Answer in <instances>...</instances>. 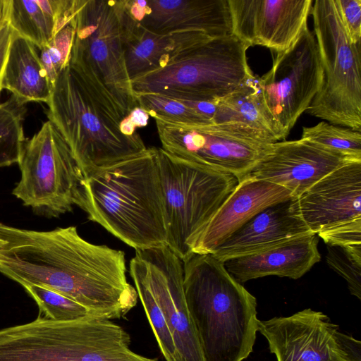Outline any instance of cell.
Instances as JSON below:
<instances>
[{
  "label": "cell",
  "instance_id": "cell-4",
  "mask_svg": "<svg viewBox=\"0 0 361 361\" xmlns=\"http://www.w3.org/2000/svg\"><path fill=\"white\" fill-rule=\"evenodd\" d=\"M183 261L186 305L204 361H243L258 331L256 298L211 254Z\"/></svg>",
  "mask_w": 361,
  "mask_h": 361
},
{
  "label": "cell",
  "instance_id": "cell-16",
  "mask_svg": "<svg viewBox=\"0 0 361 361\" xmlns=\"http://www.w3.org/2000/svg\"><path fill=\"white\" fill-rule=\"evenodd\" d=\"M130 16L160 35H232L228 0H123Z\"/></svg>",
  "mask_w": 361,
  "mask_h": 361
},
{
  "label": "cell",
  "instance_id": "cell-2",
  "mask_svg": "<svg viewBox=\"0 0 361 361\" xmlns=\"http://www.w3.org/2000/svg\"><path fill=\"white\" fill-rule=\"evenodd\" d=\"M47 105L48 120L64 137L84 178L147 149L138 133H122L121 123L130 112L116 101L73 45Z\"/></svg>",
  "mask_w": 361,
  "mask_h": 361
},
{
  "label": "cell",
  "instance_id": "cell-31",
  "mask_svg": "<svg viewBox=\"0 0 361 361\" xmlns=\"http://www.w3.org/2000/svg\"><path fill=\"white\" fill-rule=\"evenodd\" d=\"M74 37L75 26L72 18L40 49L39 59L52 88L59 73L69 62Z\"/></svg>",
  "mask_w": 361,
  "mask_h": 361
},
{
  "label": "cell",
  "instance_id": "cell-18",
  "mask_svg": "<svg viewBox=\"0 0 361 361\" xmlns=\"http://www.w3.org/2000/svg\"><path fill=\"white\" fill-rule=\"evenodd\" d=\"M350 161H353L300 138L273 143L270 151L247 176L283 187L297 198L325 176Z\"/></svg>",
  "mask_w": 361,
  "mask_h": 361
},
{
  "label": "cell",
  "instance_id": "cell-9",
  "mask_svg": "<svg viewBox=\"0 0 361 361\" xmlns=\"http://www.w3.org/2000/svg\"><path fill=\"white\" fill-rule=\"evenodd\" d=\"M17 164L20 179L12 193L34 213L56 218L80 206L84 177L68 145L50 121L25 140Z\"/></svg>",
  "mask_w": 361,
  "mask_h": 361
},
{
  "label": "cell",
  "instance_id": "cell-1",
  "mask_svg": "<svg viewBox=\"0 0 361 361\" xmlns=\"http://www.w3.org/2000/svg\"><path fill=\"white\" fill-rule=\"evenodd\" d=\"M6 238L0 272L22 286L47 287L111 320L125 317L136 305L123 251L88 242L75 226L47 231L8 226Z\"/></svg>",
  "mask_w": 361,
  "mask_h": 361
},
{
  "label": "cell",
  "instance_id": "cell-30",
  "mask_svg": "<svg viewBox=\"0 0 361 361\" xmlns=\"http://www.w3.org/2000/svg\"><path fill=\"white\" fill-rule=\"evenodd\" d=\"M138 106L152 118L159 117L195 123H211L213 121L200 114L181 101L156 93L135 95Z\"/></svg>",
  "mask_w": 361,
  "mask_h": 361
},
{
  "label": "cell",
  "instance_id": "cell-15",
  "mask_svg": "<svg viewBox=\"0 0 361 361\" xmlns=\"http://www.w3.org/2000/svg\"><path fill=\"white\" fill-rule=\"evenodd\" d=\"M232 34L247 45L276 53L288 49L307 27L312 0H228Z\"/></svg>",
  "mask_w": 361,
  "mask_h": 361
},
{
  "label": "cell",
  "instance_id": "cell-19",
  "mask_svg": "<svg viewBox=\"0 0 361 361\" xmlns=\"http://www.w3.org/2000/svg\"><path fill=\"white\" fill-rule=\"evenodd\" d=\"M292 193L279 185L247 176L192 240L191 253L212 254L230 235L264 209L290 200Z\"/></svg>",
  "mask_w": 361,
  "mask_h": 361
},
{
  "label": "cell",
  "instance_id": "cell-14",
  "mask_svg": "<svg viewBox=\"0 0 361 361\" xmlns=\"http://www.w3.org/2000/svg\"><path fill=\"white\" fill-rule=\"evenodd\" d=\"M130 274L145 283L159 307L178 361H204L185 299L183 261L167 245L137 250L130 262Z\"/></svg>",
  "mask_w": 361,
  "mask_h": 361
},
{
  "label": "cell",
  "instance_id": "cell-23",
  "mask_svg": "<svg viewBox=\"0 0 361 361\" xmlns=\"http://www.w3.org/2000/svg\"><path fill=\"white\" fill-rule=\"evenodd\" d=\"M213 123L243 127L271 143L288 136L267 103L260 77L255 75L218 101Z\"/></svg>",
  "mask_w": 361,
  "mask_h": 361
},
{
  "label": "cell",
  "instance_id": "cell-29",
  "mask_svg": "<svg viewBox=\"0 0 361 361\" xmlns=\"http://www.w3.org/2000/svg\"><path fill=\"white\" fill-rule=\"evenodd\" d=\"M130 276L164 357L166 361H178L172 335L159 307L145 283L135 276Z\"/></svg>",
  "mask_w": 361,
  "mask_h": 361
},
{
  "label": "cell",
  "instance_id": "cell-11",
  "mask_svg": "<svg viewBox=\"0 0 361 361\" xmlns=\"http://www.w3.org/2000/svg\"><path fill=\"white\" fill-rule=\"evenodd\" d=\"M79 50L116 101L128 112L137 106L124 59L118 1L73 0Z\"/></svg>",
  "mask_w": 361,
  "mask_h": 361
},
{
  "label": "cell",
  "instance_id": "cell-22",
  "mask_svg": "<svg viewBox=\"0 0 361 361\" xmlns=\"http://www.w3.org/2000/svg\"><path fill=\"white\" fill-rule=\"evenodd\" d=\"M124 59L130 80L163 67L179 51L212 37L204 34L160 35L137 23L118 1Z\"/></svg>",
  "mask_w": 361,
  "mask_h": 361
},
{
  "label": "cell",
  "instance_id": "cell-20",
  "mask_svg": "<svg viewBox=\"0 0 361 361\" xmlns=\"http://www.w3.org/2000/svg\"><path fill=\"white\" fill-rule=\"evenodd\" d=\"M310 233L298 214L295 198H292L274 204L257 213L211 255L224 262Z\"/></svg>",
  "mask_w": 361,
  "mask_h": 361
},
{
  "label": "cell",
  "instance_id": "cell-17",
  "mask_svg": "<svg viewBox=\"0 0 361 361\" xmlns=\"http://www.w3.org/2000/svg\"><path fill=\"white\" fill-rule=\"evenodd\" d=\"M312 233L361 219V161L337 168L295 198Z\"/></svg>",
  "mask_w": 361,
  "mask_h": 361
},
{
  "label": "cell",
  "instance_id": "cell-27",
  "mask_svg": "<svg viewBox=\"0 0 361 361\" xmlns=\"http://www.w3.org/2000/svg\"><path fill=\"white\" fill-rule=\"evenodd\" d=\"M25 104L14 97L0 103V167L18 163L25 141L23 119Z\"/></svg>",
  "mask_w": 361,
  "mask_h": 361
},
{
  "label": "cell",
  "instance_id": "cell-37",
  "mask_svg": "<svg viewBox=\"0 0 361 361\" xmlns=\"http://www.w3.org/2000/svg\"><path fill=\"white\" fill-rule=\"evenodd\" d=\"M10 0H0V26L8 20Z\"/></svg>",
  "mask_w": 361,
  "mask_h": 361
},
{
  "label": "cell",
  "instance_id": "cell-7",
  "mask_svg": "<svg viewBox=\"0 0 361 361\" xmlns=\"http://www.w3.org/2000/svg\"><path fill=\"white\" fill-rule=\"evenodd\" d=\"M323 80L307 113L331 124L361 130V42L353 43L334 0L312 6Z\"/></svg>",
  "mask_w": 361,
  "mask_h": 361
},
{
  "label": "cell",
  "instance_id": "cell-33",
  "mask_svg": "<svg viewBox=\"0 0 361 361\" xmlns=\"http://www.w3.org/2000/svg\"><path fill=\"white\" fill-rule=\"evenodd\" d=\"M317 235L322 238L326 245L343 247L361 245V219L321 231Z\"/></svg>",
  "mask_w": 361,
  "mask_h": 361
},
{
  "label": "cell",
  "instance_id": "cell-36",
  "mask_svg": "<svg viewBox=\"0 0 361 361\" xmlns=\"http://www.w3.org/2000/svg\"><path fill=\"white\" fill-rule=\"evenodd\" d=\"M14 30L7 20L0 26V93L2 90V78L9 46Z\"/></svg>",
  "mask_w": 361,
  "mask_h": 361
},
{
  "label": "cell",
  "instance_id": "cell-26",
  "mask_svg": "<svg viewBox=\"0 0 361 361\" xmlns=\"http://www.w3.org/2000/svg\"><path fill=\"white\" fill-rule=\"evenodd\" d=\"M349 161H361V132L322 121L302 127V137Z\"/></svg>",
  "mask_w": 361,
  "mask_h": 361
},
{
  "label": "cell",
  "instance_id": "cell-34",
  "mask_svg": "<svg viewBox=\"0 0 361 361\" xmlns=\"http://www.w3.org/2000/svg\"><path fill=\"white\" fill-rule=\"evenodd\" d=\"M353 43L361 42V0H334Z\"/></svg>",
  "mask_w": 361,
  "mask_h": 361
},
{
  "label": "cell",
  "instance_id": "cell-24",
  "mask_svg": "<svg viewBox=\"0 0 361 361\" xmlns=\"http://www.w3.org/2000/svg\"><path fill=\"white\" fill-rule=\"evenodd\" d=\"M35 47L14 32L4 67L2 90H7L24 104L35 102L47 104L52 86Z\"/></svg>",
  "mask_w": 361,
  "mask_h": 361
},
{
  "label": "cell",
  "instance_id": "cell-21",
  "mask_svg": "<svg viewBox=\"0 0 361 361\" xmlns=\"http://www.w3.org/2000/svg\"><path fill=\"white\" fill-rule=\"evenodd\" d=\"M317 245V234L310 233L224 264L240 283L267 276L298 279L319 262Z\"/></svg>",
  "mask_w": 361,
  "mask_h": 361
},
{
  "label": "cell",
  "instance_id": "cell-28",
  "mask_svg": "<svg viewBox=\"0 0 361 361\" xmlns=\"http://www.w3.org/2000/svg\"><path fill=\"white\" fill-rule=\"evenodd\" d=\"M23 287L37 303L38 316L56 321H70L94 316L80 303L51 288L35 284Z\"/></svg>",
  "mask_w": 361,
  "mask_h": 361
},
{
  "label": "cell",
  "instance_id": "cell-10",
  "mask_svg": "<svg viewBox=\"0 0 361 361\" xmlns=\"http://www.w3.org/2000/svg\"><path fill=\"white\" fill-rule=\"evenodd\" d=\"M153 118L162 149L184 161L231 173L239 181L251 172L273 145L238 126Z\"/></svg>",
  "mask_w": 361,
  "mask_h": 361
},
{
  "label": "cell",
  "instance_id": "cell-32",
  "mask_svg": "<svg viewBox=\"0 0 361 361\" xmlns=\"http://www.w3.org/2000/svg\"><path fill=\"white\" fill-rule=\"evenodd\" d=\"M328 265L347 281L350 293L361 300V245H327Z\"/></svg>",
  "mask_w": 361,
  "mask_h": 361
},
{
  "label": "cell",
  "instance_id": "cell-38",
  "mask_svg": "<svg viewBox=\"0 0 361 361\" xmlns=\"http://www.w3.org/2000/svg\"><path fill=\"white\" fill-rule=\"evenodd\" d=\"M8 226L0 223V248L6 243V233Z\"/></svg>",
  "mask_w": 361,
  "mask_h": 361
},
{
  "label": "cell",
  "instance_id": "cell-3",
  "mask_svg": "<svg viewBox=\"0 0 361 361\" xmlns=\"http://www.w3.org/2000/svg\"><path fill=\"white\" fill-rule=\"evenodd\" d=\"M157 147L83 178L79 207L135 250L166 245Z\"/></svg>",
  "mask_w": 361,
  "mask_h": 361
},
{
  "label": "cell",
  "instance_id": "cell-12",
  "mask_svg": "<svg viewBox=\"0 0 361 361\" xmlns=\"http://www.w3.org/2000/svg\"><path fill=\"white\" fill-rule=\"evenodd\" d=\"M322 80L318 44L306 27L288 49L276 53L271 68L260 77L267 103L286 134L308 109Z\"/></svg>",
  "mask_w": 361,
  "mask_h": 361
},
{
  "label": "cell",
  "instance_id": "cell-6",
  "mask_svg": "<svg viewBox=\"0 0 361 361\" xmlns=\"http://www.w3.org/2000/svg\"><path fill=\"white\" fill-rule=\"evenodd\" d=\"M249 45L234 35L185 48L161 68L130 81L133 94L156 93L178 100L216 102L254 74Z\"/></svg>",
  "mask_w": 361,
  "mask_h": 361
},
{
  "label": "cell",
  "instance_id": "cell-13",
  "mask_svg": "<svg viewBox=\"0 0 361 361\" xmlns=\"http://www.w3.org/2000/svg\"><path fill=\"white\" fill-rule=\"evenodd\" d=\"M338 329L326 314L310 308L258 320V331L277 361H361L360 341Z\"/></svg>",
  "mask_w": 361,
  "mask_h": 361
},
{
  "label": "cell",
  "instance_id": "cell-25",
  "mask_svg": "<svg viewBox=\"0 0 361 361\" xmlns=\"http://www.w3.org/2000/svg\"><path fill=\"white\" fill-rule=\"evenodd\" d=\"M73 15V0H10L8 20L14 32L38 49Z\"/></svg>",
  "mask_w": 361,
  "mask_h": 361
},
{
  "label": "cell",
  "instance_id": "cell-8",
  "mask_svg": "<svg viewBox=\"0 0 361 361\" xmlns=\"http://www.w3.org/2000/svg\"><path fill=\"white\" fill-rule=\"evenodd\" d=\"M167 230L166 245L183 260L192 240L238 185L233 175L177 158L157 148Z\"/></svg>",
  "mask_w": 361,
  "mask_h": 361
},
{
  "label": "cell",
  "instance_id": "cell-35",
  "mask_svg": "<svg viewBox=\"0 0 361 361\" xmlns=\"http://www.w3.org/2000/svg\"><path fill=\"white\" fill-rule=\"evenodd\" d=\"M149 114L140 106L135 107L123 118L120 128L122 133L126 135L132 136L137 133V128L144 127L147 124Z\"/></svg>",
  "mask_w": 361,
  "mask_h": 361
},
{
  "label": "cell",
  "instance_id": "cell-5",
  "mask_svg": "<svg viewBox=\"0 0 361 361\" xmlns=\"http://www.w3.org/2000/svg\"><path fill=\"white\" fill-rule=\"evenodd\" d=\"M129 334L111 319L35 320L0 329V361H157L131 350Z\"/></svg>",
  "mask_w": 361,
  "mask_h": 361
}]
</instances>
